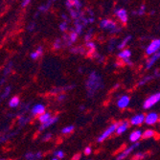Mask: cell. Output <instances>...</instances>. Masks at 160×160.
Segmentation results:
<instances>
[{
	"instance_id": "cell-1",
	"label": "cell",
	"mask_w": 160,
	"mask_h": 160,
	"mask_svg": "<svg viewBox=\"0 0 160 160\" xmlns=\"http://www.w3.org/2000/svg\"><path fill=\"white\" fill-rule=\"evenodd\" d=\"M85 90L88 98H93L100 90L104 88L105 83L103 77L97 71H91L85 81Z\"/></svg>"
},
{
	"instance_id": "cell-2",
	"label": "cell",
	"mask_w": 160,
	"mask_h": 160,
	"mask_svg": "<svg viewBox=\"0 0 160 160\" xmlns=\"http://www.w3.org/2000/svg\"><path fill=\"white\" fill-rule=\"evenodd\" d=\"M100 27L102 29H105V30L109 31V33H111V34H117V33L121 32V28L118 27L116 22H114L113 20H110V19H103L100 22Z\"/></svg>"
},
{
	"instance_id": "cell-3",
	"label": "cell",
	"mask_w": 160,
	"mask_h": 160,
	"mask_svg": "<svg viewBox=\"0 0 160 160\" xmlns=\"http://www.w3.org/2000/svg\"><path fill=\"white\" fill-rule=\"evenodd\" d=\"M160 102V91L155 92L152 95H150L143 103V108L144 109H151L152 107H154L157 103Z\"/></svg>"
},
{
	"instance_id": "cell-4",
	"label": "cell",
	"mask_w": 160,
	"mask_h": 160,
	"mask_svg": "<svg viewBox=\"0 0 160 160\" xmlns=\"http://www.w3.org/2000/svg\"><path fill=\"white\" fill-rule=\"evenodd\" d=\"M118 124H119V123H113V124L110 125L108 128H107L105 129V132L97 138V142H98V143L104 142V141L107 140L108 137H110L113 133H116V129H117Z\"/></svg>"
},
{
	"instance_id": "cell-5",
	"label": "cell",
	"mask_w": 160,
	"mask_h": 160,
	"mask_svg": "<svg viewBox=\"0 0 160 160\" xmlns=\"http://www.w3.org/2000/svg\"><path fill=\"white\" fill-rule=\"evenodd\" d=\"M139 145H140L139 142L138 143H133L132 145H130V146H128V148H126L123 152H121L118 154V156L116 157V160H124V159H126L130 153L134 152L135 149H137L139 147Z\"/></svg>"
},
{
	"instance_id": "cell-6",
	"label": "cell",
	"mask_w": 160,
	"mask_h": 160,
	"mask_svg": "<svg viewBox=\"0 0 160 160\" xmlns=\"http://www.w3.org/2000/svg\"><path fill=\"white\" fill-rule=\"evenodd\" d=\"M160 50V38L153 39L146 48V55L152 56Z\"/></svg>"
},
{
	"instance_id": "cell-7",
	"label": "cell",
	"mask_w": 160,
	"mask_h": 160,
	"mask_svg": "<svg viewBox=\"0 0 160 160\" xmlns=\"http://www.w3.org/2000/svg\"><path fill=\"white\" fill-rule=\"evenodd\" d=\"M46 112V107L43 104H36L31 108V116L32 117H38L41 114Z\"/></svg>"
},
{
	"instance_id": "cell-8",
	"label": "cell",
	"mask_w": 160,
	"mask_h": 160,
	"mask_svg": "<svg viewBox=\"0 0 160 160\" xmlns=\"http://www.w3.org/2000/svg\"><path fill=\"white\" fill-rule=\"evenodd\" d=\"M159 115L156 112H149L146 114V118H145V124L148 126H152L155 125L157 122H159Z\"/></svg>"
},
{
	"instance_id": "cell-9",
	"label": "cell",
	"mask_w": 160,
	"mask_h": 160,
	"mask_svg": "<svg viewBox=\"0 0 160 160\" xmlns=\"http://www.w3.org/2000/svg\"><path fill=\"white\" fill-rule=\"evenodd\" d=\"M145 118H146V115H144L143 113H138V114H135L133 115L132 118L129 120V124L133 126V127H136V126H141L142 124L145 123Z\"/></svg>"
},
{
	"instance_id": "cell-10",
	"label": "cell",
	"mask_w": 160,
	"mask_h": 160,
	"mask_svg": "<svg viewBox=\"0 0 160 160\" xmlns=\"http://www.w3.org/2000/svg\"><path fill=\"white\" fill-rule=\"evenodd\" d=\"M129 104H130V97L128 95L120 96L117 100V103H116L118 108H120V109H125V108H128Z\"/></svg>"
},
{
	"instance_id": "cell-11",
	"label": "cell",
	"mask_w": 160,
	"mask_h": 160,
	"mask_svg": "<svg viewBox=\"0 0 160 160\" xmlns=\"http://www.w3.org/2000/svg\"><path fill=\"white\" fill-rule=\"evenodd\" d=\"M141 138H143V132H142L141 129L133 130V132H130V134L128 136V140L132 142V144L133 143H138Z\"/></svg>"
},
{
	"instance_id": "cell-12",
	"label": "cell",
	"mask_w": 160,
	"mask_h": 160,
	"mask_svg": "<svg viewBox=\"0 0 160 160\" xmlns=\"http://www.w3.org/2000/svg\"><path fill=\"white\" fill-rule=\"evenodd\" d=\"M115 14L123 24H126L128 22V12L125 9H116Z\"/></svg>"
},
{
	"instance_id": "cell-13",
	"label": "cell",
	"mask_w": 160,
	"mask_h": 160,
	"mask_svg": "<svg viewBox=\"0 0 160 160\" xmlns=\"http://www.w3.org/2000/svg\"><path fill=\"white\" fill-rule=\"evenodd\" d=\"M43 157V153L41 152H27L24 154V158L25 160H40Z\"/></svg>"
},
{
	"instance_id": "cell-14",
	"label": "cell",
	"mask_w": 160,
	"mask_h": 160,
	"mask_svg": "<svg viewBox=\"0 0 160 160\" xmlns=\"http://www.w3.org/2000/svg\"><path fill=\"white\" fill-rule=\"evenodd\" d=\"M129 122L128 121H122L121 123L118 124V127H117V129H116V134L117 135H122L124 134L127 130L128 129V127H129Z\"/></svg>"
},
{
	"instance_id": "cell-15",
	"label": "cell",
	"mask_w": 160,
	"mask_h": 160,
	"mask_svg": "<svg viewBox=\"0 0 160 160\" xmlns=\"http://www.w3.org/2000/svg\"><path fill=\"white\" fill-rule=\"evenodd\" d=\"M130 57H132V51L128 48L121 50L120 53H118V55H117V58L123 62H125L128 60H130Z\"/></svg>"
},
{
	"instance_id": "cell-16",
	"label": "cell",
	"mask_w": 160,
	"mask_h": 160,
	"mask_svg": "<svg viewBox=\"0 0 160 160\" xmlns=\"http://www.w3.org/2000/svg\"><path fill=\"white\" fill-rule=\"evenodd\" d=\"M159 59H160V50H159L157 53H155L154 55L151 56L150 59L146 62V64H145V66H146V69L152 68V67L154 65V63H155Z\"/></svg>"
},
{
	"instance_id": "cell-17",
	"label": "cell",
	"mask_w": 160,
	"mask_h": 160,
	"mask_svg": "<svg viewBox=\"0 0 160 160\" xmlns=\"http://www.w3.org/2000/svg\"><path fill=\"white\" fill-rule=\"evenodd\" d=\"M76 87L75 84H70V85H66V86H62V87H55L51 90L52 94H61L63 93L64 91H68V90H72Z\"/></svg>"
},
{
	"instance_id": "cell-18",
	"label": "cell",
	"mask_w": 160,
	"mask_h": 160,
	"mask_svg": "<svg viewBox=\"0 0 160 160\" xmlns=\"http://www.w3.org/2000/svg\"><path fill=\"white\" fill-rule=\"evenodd\" d=\"M58 121H59V116H53V117L47 123L40 125V127L38 128V132H43L44 129H46V128L52 127L53 125H55Z\"/></svg>"
},
{
	"instance_id": "cell-19",
	"label": "cell",
	"mask_w": 160,
	"mask_h": 160,
	"mask_svg": "<svg viewBox=\"0 0 160 160\" xmlns=\"http://www.w3.org/2000/svg\"><path fill=\"white\" fill-rule=\"evenodd\" d=\"M52 117H53V115L51 114V112L46 111L45 113H43V114H41L40 116H38V122L40 123V125H42V124L47 123Z\"/></svg>"
},
{
	"instance_id": "cell-20",
	"label": "cell",
	"mask_w": 160,
	"mask_h": 160,
	"mask_svg": "<svg viewBox=\"0 0 160 160\" xmlns=\"http://www.w3.org/2000/svg\"><path fill=\"white\" fill-rule=\"evenodd\" d=\"M31 119H32V116H26L25 114H24V115H19L18 120L19 127L22 128V127L26 126L28 123H30Z\"/></svg>"
},
{
	"instance_id": "cell-21",
	"label": "cell",
	"mask_w": 160,
	"mask_h": 160,
	"mask_svg": "<svg viewBox=\"0 0 160 160\" xmlns=\"http://www.w3.org/2000/svg\"><path fill=\"white\" fill-rule=\"evenodd\" d=\"M8 105H9V107H10L11 108H18L19 105H20V99H19V97H18V96H13V97H12V98L9 100Z\"/></svg>"
},
{
	"instance_id": "cell-22",
	"label": "cell",
	"mask_w": 160,
	"mask_h": 160,
	"mask_svg": "<svg viewBox=\"0 0 160 160\" xmlns=\"http://www.w3.org/2000/svg\"><path fill=\"white\" fill-rule=\"evenodd\" d=\"M42 54H43V48H42V46H38L34 52H32L30 54V58L32 60H38L42 56Z\"/></svg>"
},
{
	"instance_id": "cell-23",
	"label": "cell",
	"mask_w": 160,
	"mask_h": 160,
	"mask_svg": "<svg viewBox=\"0 0 160 160\" xmlns=\"http://www.w3.org/2000/svg\"><path fill=\"white\" fill-rule=\"evenodd\" d=\"M12 68H13V63L12 62H9L5 67H4V70H3V77L6 78V76L10 75L12 73Z\"/></svg>"
},
{
	"instance_id": "cell-24",
	"label": "cell",
	"mask_w": 160,
	"mask_h": 160,
	"mask_svg": "<svg viewBox=\"0 0 160 160\" xmlns=\"http://www.w3.org/2000/svg\"><path fill=\"white\" fill-rule=\"evenodd\" d=\"M130 40H132V36H128V37H126V38L119 43V44L117 45V48H118L119 50H123V49L128 44V42H129Z\"/></svg>"
},
{
	"instance_id": "cell-25",
	"label": "cell",
	"mask_w": 160,
	"mask_h": 160,
	"mask_svg": "<svg viewBox=\"0 0 160 160\" xmlns=\"http://www.w3.org/2000/svg\"><path fill=\"white\" fill-rule=\"evenodd\" d=\"M83 27H84V24H83L80 19H76V20H75V30H74V31H75L78 35L82 34Z\"/></svg>"
},
{
	"instance_id": "cell-26",
	"label": "cell",
	"mask_w": 160,
	"mask_h": 160,
	"mask_svg": "<svg viewBox=\"0 0 160 160\" xmlns=\"http://www.w3.org/2000/svg\"><path fill=\"white\" fill-rule=\"evenodd\" d=\"M75 130V126L74 125H68L66 127H64L62 129V133L64 134V135H67V134H70L72 133Z\"/></svg>"
},
{
	"instance_id": "cell-27",
	"label": "cell",
	"mask_w": 160,
	"mask_h": 160,
	"mask_svg": "<svg viewBox=\"0 0 160 160\" xmlns=\"http://www.w3.org/2000/svg\"><path fill=\"white\" fill-rule=\"evenodd\" d=\"M155 132L153 129H146L143 132V138L144 139H149V138H152L155 136Z\"/></svg>"
},
{
	"instance_id": "cell-28",
	"label": "cell",
	"mask_w": 160,
	"mask_h": 160,
	"mask_svg": "<svg viewBox=\"0 0 160 160\" xmlns=\"http://www.w3.org/2000/svg\"><path fill=\"white\" fill-rule=\"evenodd\" d=\"M11 92H12V86H10V85L6 86L5 88H4V90H3V92H2V94H1V96H0V98H1V101H3L4 99L8 98L10 96Z\"/></svg>"
},
{
	"instance_id": "cell-29",
	"label": "cell",
	"mask_w": 160,
	"mask_h": 160,
	"mask_svg": "<svg viewBox=\"0 0 160 160\" xmlns=\"http://www.w3.org/2000/svg\"><path fill=\"white\" fill-rule=\"evenodd\" d=\"M154 78V76L153 75H149V76H145L143 79H141L140 81H139V82H138V86H142V85H144V84H146V83H148L150 81H152V79Z\"/></svg>"
},
{
	"instance_id": "cell-30",
	"label": "cell",
	"mask_w": 160,
	"mask_h": 160,
	"mask_svg": "<svg viewBox=\"0 0 160 160\" xmlns=\"http://www.w3.org/2000/svg\"><path fill=\"white\" fill-rule=\"evenodd\" d=\"M78 37H79V35H78L75 31H72V32L69 34V41H70V43H71V45L77 41Z\"/></svg>"
},
{
	"instance_id": "cell-31",
	"label": "cell",
	"mask_w": 160,
	"mask_h": 160,
	"mask_svg": "<svg viewBox=\"0 0 160 160\" xmlns=\"http://www.w3.org/2000/svg\"><path fill=\"white\" fill-rule=\"evenodd\" d=\"M62 39L57 38V39L54 41V43H53V48H54L55 50H59V49L62 48Z\"/></svg>"
},
{
	"instance_id": "cell-32",
	"label": "cell",
	"mask_w": 160,
	"mask_h": 160,
	"mask_svg": "<svg viewBox=\"0 0 160 160\" xmlns=\"http://www.w3.org/2000/svg\"><path fill=\"white\" fill-rule=\"evenodd\" d=\"M70 51H71L72 53H74V54H84V52H85L84 48H82V47H81V46L71 48Z\"/></svg>"
},
{
	"instance_id": "cell-33",
	"label": "cell",
	"mask_w": 160,
	"mask_h": 160,
	"mask_svg": "<svg viewBox=\"0 0 160 160\" xmlns=\"http://www.w3.org/2000/svg\"><path fill=\"white\" fill-rule=\"evenodd\" d=\"M29 108H30V105L29 104H23L20 108V111H19V115H24L26 114V112L29 111Z\"/></svg>"
},
{
	"instance_id": "cell-34",
	"label": "cell",
	"mask_w": 160,
	"mask_h": 160,
	"mask_svg": "<svg viewBox=\"0 0 160 160\" xmlns=\"http://www.w3.org/2000/svg\"><path fill=\"white\" fill-rule=\"evenodd\" d=\"M53 155H54V157H57L59 159H62L64 157V152L62 150H57L53 152Z\"/></svg>"
},
{
	"instance_id": "cell-35",
	"label": "cell",
	"mask_w": 160,
	"mask_h": 160,
	"mask_svg": "<svg viewBox=\"0 0 160 160\" xmlns=\"http://www.w3.org/2000/svg\"><path fill=\"white\" fill-rule=\"evenodd\" d=\"M92 35H93V29H90V30L88 31V33H87L85 36H84V39L86 42H88V41H91V38H92Z\"/></svg>"
},
{
	"instance_id": "cell-36",
	"label": "cell",
	"mask_w": 160,
	"mask_h": 160,
	"mask_svg": "<svg viewBox=\"0 0 160 160\" xmlns=\"http://www.w3.org/2000/svg\"><path fill=\"white\" fill-rule=\"evenodd\" d=\"M114 45H116V39H111V40L109 41V43H108V50H109L110 52L114 50V48H115Z\"/></svg>"
},
{
	"instance_id": "cell-37",
	"label": "cell",
	"mask_w": 160,
	"mask_h": 160,
	"mask_svg": "<svg viewBox=\"0 0 160 160\" xmlns=\"http://www.w3.org/2000/svg\"><path fill=\"white\" fill-rule=\"evenodd\" d=\"M68 28V25H67V22L66 21H63L60 24V30L62 31V32H65Z\"/></svg>"
},
{
	"instance_id": "cell-38",
	"label": "cell",
	"mask_w": 160,
	"mask_h": 160,
	"mask_svg": "<svg viewBox=\"0 0 160 160\" xmlns=\"http://www.w3.org/2000/svg\"><path fill=\"white\" fill-rule=\"evenodd\" d=\"M52 136H53V134L51 132H47V133H45L44 135H43L42 141H49L52 138Z\"/></svg>"
},
{
	"instance_id": "cell-39",
	"label": "cell",
	"mask_w": 160,
	"mask_h": 160,
	"mask_svg": "<svg viewBox=\"0 0 160 160\" xmlns=\"http://www.w3.org/2000/svg\"><path fill=\"white\" fill-rule=\"evenodd\" d=\"M65 99H66V95L64 93H61V94L58 95V97H57V101L58 102H63Z\"/></svg>"
},
{
	"instance_id": "cell-40",
	"label": "cell",
	"mask_w": 160,
	"mask_h": 160,
	"mask_svg": "<svg viewBox=\"0 0 160 160\" xmlns=\"http://www.w3.org/2000/svg\"><path fill=\"white\" fill-rule=\"evenodd\" d=\"M145 10H146V6H145V5H141L140 9H139L136 12L139 14V16H142V14L145 13Z\"/></svg>"
},
{
	"instance_id": "cell-41",
	"label": "cell",
	"mask_w": 160,
	"mask_h": 160,
	"mask_svg": "<svg viewBox=\"0 0 160 160\" xmlns=\"http://www.w3.org/2000/svg\"><path fill=\"white\" fill-rule=\"evenodd\" d=\"M145 157V154L143 153V152H137L135 155H134V159H136V160H141V159H143Z\"/></svg>"
},
{
	"instance_id": "cell-42",
	"label": "cell",
	"mask_w": 160,
	"mask_h": 160,
	"mask_svg": "<svg viewBox=\"0 0 160 160\" xmlns=\"http://www.w3.org/2000/svg\"><path fill=\"white\" fill-rule=\"evenodd\" d=\"M83 152H84L85 155H90V154L92 153V149H91V147H86V148L83 150Z\"/></svg>"
},
{
	"instance_id": "cell-43",
	"label": "cell",
	"mask_w": 160,
	"mask_h": 160,
	"mask_svg": "<svg viewBox=\"0 0 160 160\" xmlns=\"http://www.w3.org/2000/svg\"><path fill=\"white\" fill-rule=\"evenodd\" d=\"M49 8V5H46V6H40L39 7V11L40 12H46Z\"/></svg>"
},
{
	"instance_id": "cell-44",
	"label": "cell",
	"mask_w": 160,
	"mask_h": 160,
	"mask_svg": "<svg viewBox=\"0 0 160 160\" xmlns=\"http://www.w3.org/2000/svg\"><path fill=\"white\" fill-rule=\"evenodd\" d=\"M31 1H32V0H23V2H22L21 6L24 8V7H26L27 5H29V3H30Z\"/></svg>"
},
{
	"instance_id": "cell-45",
	"label": "cell",
	"mask_w": 160,
	"mask_h": 160,
	"mask_svg": "<svg viewBox=\"0 0 160 160\" xmlns=\"http://www.w3.org/2000/svg\"><path fill=\"white\" fill-rule=\"evenodd\" d=\"M35 27H36V24L35 23H31L30 25L28 26V30L29 31H33L34 29H35Z\"/></svg>"
},
{
	"instance_id": "cell-46",
	"label": "cell",
	"mask_w": 160,
	"mask_h": 160,
	"mask_svg": "<svg viewBox=\"0 0 160 160\" xmlns=\"http://www.w3.org/2000/svg\"><path fill=\"white\" fill-rule=\"evenodd\" d=\"M81 157H82V155L80 153H77V154H75L73 157H72V160H80Z\"/></svg>"
},
{
	"instance_id": "cell-47",
	"label": "cell",
	"mask_w": 160,
	"mask_h": 160,
	"mask_svg": "<svg viewBox=\"0 0 160 160\" xmlns=\"http://www.w3.org/2000/svg\"><path fill=\"white\" fill-rule=\"evenodd\" d=\"M114 65H115L116 67H117V66H122V65H123V62H122L121 61H118V62H116V63H115Z\"/></svg>"
},
{
	"instance_id": "cell-48",
	"label": "cell",
	"mask_w": 160,
	"mask_h": 160,
	"mask_svg": "<svg viewBox=\"0 0 160 160\" xmlns=\"http://www.w3.org/2000/svg\"><path fill=\"white\" fill-rule=\"evenodd\" d=\"M4 83H5V77H2V78H1V80H0V84L3 85Z\"/></svg>"
},
{
	"instance_id": "cell-49",
	"label": "cell",
	"mask_w": 160,
	"mask_h": 160,
	"mask_svg": "<svg viewBox=\"0 0 160 160\" xmlns=\"http://www.w3.org/2000/svg\"><path fill=\"white\" fill-rule=\"evenodd\" d=\"M88 21H89L90 23H93V22H94V18H88Z\"/></svg>"
},
{
	"instance_id": "cell-50",
	"label": "cell",
	"mask_w": 160,
	"mask_h": 160,
	"mask_svg": "<svg viewBox=\"0 0 160 160\" xmlns=\"http://www.w3.org/2000/svg\"><path fill=\"white\" fill-rule=\"evenodd\" d=\"M51 160H60V159L57 157H53V158H51Z\"/></svg>"
},
{
	"instance_id": "cell-51",
	"label": "cell",
	"mask_w": 160,
	"mask_h": 160,
	"mask_svg": "<svg viewBox=\"0 0 160 160\" xmlns=\"http://www.w3.org/2000/svg\"><path fill=\"white\" fill-rule=\"evenodd\" d=\"M79 72H80V73H82V72H83V69H79Z\"/></svg>"
},
{
	"instance_id": "cell-52",
	"label": "cell",
	"mask_w": 160,
	"mask_h": 160,
	"mask_svg": "<svg viewBox=\"0 0 160 160\" xmlns=\"http://www.w3.org/2000/svg\"><path fill=\"white\" fill-rule=\"evenodd\" d=\"M158 123H159V126H160V118H159V122Z\"/></svg>"
},
{
	"instance_id": "cell-53",
	"label": "cell",
	"mask_w": 160,
	"mask_h": 160,
	"mask_svg": "<svg viewBox=\"0 0 160 160\" xmlns=\"http://www.w3.org/2000/svg\"><path fill=\"white\" fill-rule=\"evenodd\" d=\"M1 160H7V159H4V158H2V159H1Z\"/></svg>"
},
{
	"instance_id": "cell-54",
	"label": "cell",
	"mask_w": 160,
	"mask_h": 160,
	"mask_svg": "<svg viewBox=\"0 0 160 160\" xmlns=\"http://www.w3.org/2000/svg\"><path fill=\"white\" fill-rule=\"evenodd\" d=\"M54 1H55V0H54Z\"/></svg>"
}]
</instances>
